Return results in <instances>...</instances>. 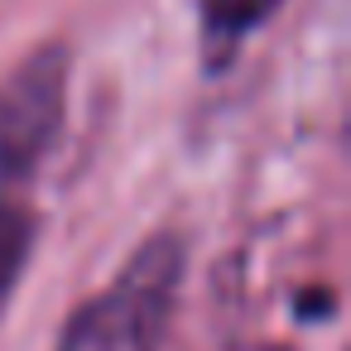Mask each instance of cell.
Segmentation results:
<instances>
[{
	"label": "cell",
	"mask_w": 351,
	"mask_h": 351,
	"mask_svg": "<svg viewBox=\"0 0 351 351\" xmlns=\"http://www.w3.org/2000/svg\"><path fill=\"white\" fill-rule=\"evenodd\" d=\"M183 265H188L183 236L173 231L149 236L125 260V269L68 317L58 351H159L178 303Z\"/></svg>",
	"instance_id": "cell-1"
},
{
	"label": "cell",
	"mask_w": 351,
	"mask_h": 351,
	"mask_svg": "<svg viewBox=\"0 0 351 351\" xmlns=\"http://www.w3.org/2000/svg\"><path fill=\"white\" fill-rule=\"evenodd\" d=\"M68 44H39L10 77H0V202L34 178L68 116Z\"/></svg>",
	"instance_id": "cell-2"
},
{
	"label": "cell",
	"mask_w": 351,
	"mask_h": 351,
	"mask_svg": "<svg viewBox=\"0 0 351 351\" xmlns=\"http://www.w3.org/2000/svg\"><path fill=\"white\" fill-rule=\"evenodd\" d=\"M279 5H284V0H197L207 73H226L241 58L245 39L279 15Z\"/></svg>",
	"instance_id": "cell-3"
},
{
	"label": "cell",
	"mask_w": 351,
	"mask_h": 351,
	"mask_svg": "<svg viewBox=\"0 0 351 351\" xmlns=\"http://www.w3.org/2000/svg\"><path fill=\"white\" fill-rule=\"evenodd\" d=\"M34 236H39V217L25 202H15V197L0 202V313L20 289V274L34 255Z\"/></svg>",
	"instance_id": "cell-4"
}]
</instances>
